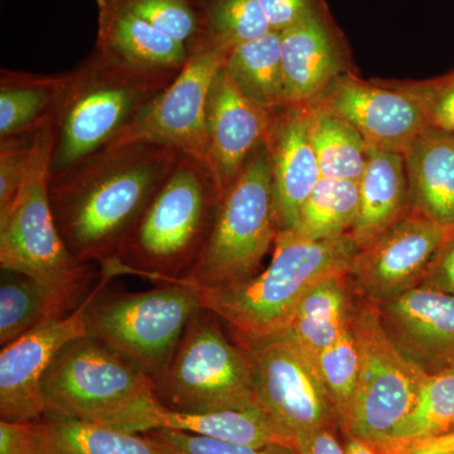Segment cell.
<instances>
[{"label":"cell","mask_w":454,"mask_h":454,"mask_svg":"<svg viewBox=\"0 0 454 454\" xmlns=\"http://www.w3.org/2000/svg\"><path fill=\"white\" fill-rule=\"evenodd\" d=\"M160 143L114 142L50 176L57 229L74 258L104 267L181 160Z\"/></svg>","instance_id":"1"},{"label":"cell","mask_w":454,"mask_h":454,"mask_svg":"<svg viewBox=\"0 0 454 454\" xmlns=\"http://www.w3.org/2000/svg\"><path fill=\"white\" fill-rule=\"evenodd\" d=\"M223 196L210 164L182 155L101 274L178 282L201 256Z\"/></svg>","instance_id":"2"},{"label":"cell","mask_w":454,"mask_h":454,"mask_svg":"<svg viewBox=\"0 0 454 454\" xmlns=\"http://www.w3.org/2000/svg\"><path fill=\"white\" fill-rule=\"evenodd\" d=\"M358 252L351 236L312 241L278 232L273 258L262 273L216 288H196L203 309L252 343L283 333L307 293L327 278L348 274Z\"/></svg>","instance_id":"3"},{"label":"cell","mask_w":454,"mask_h":454,"mask_svg":"<svg viewBox=\"0 0 454 454\" xmlns=\"http://www.w3.org/2000/svg\"><path fill=\"white\" fill-rule=\"evenodd\" d=\"M178 74L136 67L92 50L65 73L50 176L115 142Z\"/></svg>","instance_id":"4"},{"label":"cell","mask_w":454,"mask_h":454,"mask_svg":"<svg viewBox=\"0 0 454 454\" xmlns=\"http://www.w3.org/2000/svg\"><path fill=\"white\" fill-rule=\"evenodd\" d=\"M53 145L55 119L35 133L25 184L12 210L0 220V267L37 280L67 316L94 289V273L91 264L74 258L57 229L49 192Z\"/></svg>","instance_id":"5"},{"label":"cell","mask_w":454,"mask_h":454,"mask_svg":"<svg viewBox=\"0 0 454 454\" xmlns=\"http://www.w3.org/2000/svg\"><path fill=\"white\" fill-rule=\"evenodd\" d=\"M101 274L86 304V334L154 382L175 356L191 317L201 309L199 291L182 283L145 292H106Z\"/></svg>","instance_id":"6"},{"label":"cell","mask_w":454,"mask_h":454,"mask_svg":"<svg viewBox=\"0 0 454 454\" xmlns=\"http://www.w3.org/2000/svg\"><path fill=\"white\" fill-rule=\"evenodd\" d=\"M221 322L203 307L191 317L175 356L154 382L160 404L184 413L264 411L252 355L227 339Z\"/></svg>","instance_id":"7"},{"label":"cell","mask_w":454,"mask_h":454,"mask_svg":"<svg viewBox=\"0 0 454 454\" xmlns=\"http://www.w3.org/2000/svg\"><path fill=\"white\" fill-rule=\"evenodd\" d=\"M278 232L273 173L264 140L226 191L201 256L176 283L216 288L244 282L258 274Z\"/></svg>","instance_id":"8"},{"label":"cell","mask_w":454,"mask_h":454,"mask_svg":"<svg viewBox=\"0 0 454 454\" xmlns=\"http://www.w3.org/2000/svg\"><path fill=\"white\" fill-rule=\"evenodd\" d=\"M351 325L360 352V376L351 413L340 430L378 450L411 413L429 375L397 348L373 304H355Z\"/></svg>","instance_id":"9"},{"label":"cell","mask_w":454,"mask_h":454,"mask_svg":"<svg viewBox=\"0 0 454 454\" xmlns=\"http://www.w3.org/2000/svg\"><path fill=\"white\" fill-rule=\"evenodd\" d=\"M42 394L46 413L104 422L154 395V381L86 334L59 349L42 379Z\"/></svg>","instance_id":"10"},{"label":"cell","mask_w":454,"mask_h":454,"mask_svg":"<svg viewBox=\"0 0 454 454\" xmlns=\"http://www.w3.org/2000/svg\"><path fill=\"white\" fill-rule=\"evenodd\" d=\"M244 346L255 366L260 404L293 443L307 433L339 427L317 361L289 334L280 333Z\"/></svg>","instance_id":"11"},{"label":"cell","mask_w":454,"mask_h":454,"mask_svg":"<svg viewBox=\"0 0 454 454\" xmlns=\"http://www.w3.org/2000/svg\"><path fill=\"white\" fill-rule=\"evenodd\" d=\"M226 55L227 51L208 41L191 51L177 77L115 142L145 140L172 145L210 164L206 125L208 97Z\"/></svg>","instance_id":"12"},{"label":"cell","mask_w":454,"mask_h":454,"mask_svg":"<svg viewBox=\"0 0 454 454\" xmlns=\"http://www.w3.org/2000/svg\"><path fill=\"white\" fill-rule=\"evenodd\" d=\"M453 234L454 226L413 210L358 249L348 270L349 282L373 306L394 300L419 286L430 262Z\"/></svg>","instance_id":"13"},{"label":"cell","mask_w":454,"mask_h":454,"mask_svg":"<svg viewBox=\"0 0 454 454\" xmlns=\"http://www.w3.org/2000/svg\"><path fill=\"white\" fill-rule=\"evenodd\" d=\"M316 101L352 125L373 148L405 153L430 128L422 101L402 82H367L348 71Z\"/></svg>","instance_id":"14"},{"label":"cell","mask_w":454,"mask_h":454,"mask_svg":"<svg viewBox=\"0 0 454 454\" xmlns=\"http://www.w3.org/2000/svg\"><path fill=\"white\" fill-rule=\"evenodd\" d=\"M88 298L70 315L47 322L2 348L0 420L31 423L46 413L42 379L59 349L86 336L83 315Z\"/></svg>","instance_id":"15"},{"label":"cell","mask_w":454,"mask_h":454,"mask_svg":"<svg viewBox=\"0 0 454 454\" xmlns=\"http://www.w3.org/2000/svg\"><path fill=\"white\" fill-rule=\"evenodd\" d=\"M397 348L428 375L454 370V298L418 286L375 306Z\"/></svg>","instance_id":"16"},{"label":"cell","mask_w":454,"mask_h":454,"mask_svg":"<svg viewBox=\"0 0 454 454\" xmlns=\"http://www.w3.org/2000/svg\"><path fill=\"white\" fill-rule=\"evenodd\" d=\"M98 423L139 434L167 429L247 446L271 443L294 446L292 439L286 437L269 415L260 409L184 413L166 408L154 395L142 397L109 419Z\"/></svg>","instance_id":"17"},{"label":"cell","mask_w":454,"mask_h":454,"mask_svg":"<svg viewBox=\"0 0 454 454\" xmlns=\"http://www.w3.org/2000/svg\"><path fill=\"white\" fill-rule=\"evenodd\" d=\"M265 143L273 173L278 229L289 231L322 178L309 138V107L286 106L270 113Z\"/></svg>","instance_id":"18"},{"label":"cell","mask_w":454,"mask_h":454,"mask_svg":"<svg viewBox=\"0 0 454 454\" xmlns=\"http://www.w3.org/2000/svg\"><path fill=\"white\" fill-rule=\"evenodd\" d=\"M286 106H309L348 73L346 50L330 11L319 12L280 32Z\"/></svg>","instance_id":"19"},{"label":"cell","mask_w":454,"mask_h":454,"mask_svg":"<svg viewBox=\"0 0 454 454\" xmlns=\"http://www.w3.org/2000/svg\"><path fill=\"white\" fill-rule=\"evenodd\" d=\"M270 113L236 88L223 68L212 83L207 104L208 162L223 193L243 172L250 155L265 140Z\"/></svg>","instance_id":"20"},{"label":"cell","mask_w":454,"mask_h":454,"mask_svg":"<svg viewBox=\"0 0 454 454\" xmlns=\"http://www.w3.org/2000/svg\"><path fill=\"white\" fill-rule=\"evenodd\" d=\"M95 50L136 67L157 73H181L187 64L184 44L149 25L118 0H97Z\"/></svg>","instance_id":"21"},{"label":"cell","mask_w":454,"mask_h":454,"mask_svg":"<svg viewBox=\"0 0 454 454\" xmlns=\"http://www.w3.org/2000/svg\"><path fill=\"white\" fill-rule=\"evenodd\" d=\"M358 191L357 217L348 235L360 249L413 211L404 153L370 146Z\"/></svg>","instance_id":"22"},{"label":"cell","mask_w":454,"mask_h":454,"mask_svg":"<svg viewBox=\"0 0 454 454\" xmlns=\"http://www.w3.org/2000/svg\"><path fill=\"white\" fill-rule=\"evenodd\" d=\"M404 157L413 210L454 226V133L429 128Z\"/></svg>","instance_id":"23"},{"label":"cell","mask_w":454,"mask_h":454,"mask_svg":"<svg viewBox=\"0 0 454 454\" xmlns=\"http://www.w3.org/2000/svg\"><path fill=\"white\" fill-rule=\"evenodd\" d=\"M31 430L37 454H173L146 433L64 415L46 413Z\"/></svg>","instance_id":"24"},{"label":"cell","mask_w":454,"mask_h":454,"mask_svg":"<svg viewBox=\"0 0 454 454\" xmlns=\"http://www.w3.org/2000/svg\"><path fill=\"white\" fill-rule=\"evenodd\" d=\"M65 79V73L42 74L2 68L0 138L35 133L55 119Z\"/></svg>","instance_id":"25"},{"label":"cell","mask_w":454,"mask_h":454,"mask_svg":"<svg viewBox=\"0 0 454 454\" xmlns=\"http://www.w3.org/2000/svg\"><path fill=\"white\" fill-rule=\"evenodd\" d=\"M348 282V274H340L317 284L283 331L316 361L351 322L355 303Z\"/></svg>","instance_id":"26"},{"label":"cell","mask_w":454,"mask_h":454,"mask_svg":"<svg viewBox=\"0 0 454 454\" xmlns=\"http://www.w3.org/2000/svg\"><path fill=\"white\" fill-rule=\"evenodd\" d=\"M223 70L241 94L260 109L274 113L286 106L280 32H269L229 51Z\"/></svg>","instance_id":"27"},{"label":"cell","mask_w":454,"mask_h":454,"mask_svg":"<svg viewBox=\"0 0 454 454\" xmlns=\"http://www.w3.org/2000/svg\"><path fill=\"white\" fill-rule=\"evenodd\" d=\"M307 107L310 143L322 177L360 181L370 153L366 140L322 104L315 101Z\"/></svg>","instance_id":"28"},{"label":"cell","mask_w":454,"mask_h":454,"mask_svg":"<svg viewBox=\"0 0 454 454\" xmlns=\"http://www.w3.org/2000/svg\"><path fill=\"white\" fill-rule=\"evenodd\" d=\"M358 201V182L322 177L301 208L292 231L312 241L348 235L356 221Z\"/></svg>","instance_id":"29"},{"label":"cell","mask_w":454,"mask_h":454,"mask_svg":"<svg viewBox=\"0 0 454 454\" xmlns=\"http://www.w3.org/2000/svg\"><path fill=\"white\" fill-rule=\"evenodd\" d=\"M65 317L50 292L33 278L2 269L0 345L2 348L35 328Z\"/></svg>","instance_id":"30"},{"label":"cell","mask_w":454,"mask_h":454,"mask_svg":"<svg viewBox=\"0 0 454 454\" xmlns=\"http://www.w3.org/2000/svg\"><path fill=\"white\" fill-rule=\"evenodd\" d=\"M454 429V370L429 375L411 413L378 450Z\"/></svg>","instance_id":"31"},{"label":"cell","mask_w":454,"mask_h":454,"mask_svg":"<svg viewBox=\"0 0 454 454\" xmlns=\"http://www.w3.org/2000/svg\"><path fill=\"white\" fill-rule=\"evenodd\" d=\"M317 365L336 411L340 429L351 413L360 376V352L351 322L319 354Z\"/></svg>","instance_id":"32"},{"label":"cell","mask_w":454,"mask_h":454,"mask_svg":"<svg viewBox=\"0 0 454 454\" xmlns=\"http://www.w3.org/2000/svg\"><path fill=\"white\" fill-rule=\"evenodd\" d=\"M206 41L231 51L271 32L259 0H206Z\"/></svg>","instance_id":"33"},{"label":"cell","mask_w":454,"mask_h":454,"mask_svg":"<svg viewBox=\"0 0 454 454\" xmlns=\"http://www.w3.org/2000/svg\"><path fill=\"white\" fill-rule=\"evenodd\" d=\"M149 25L186 47L188 53L206 42V0H118Z\"/></svg>","instance_id":"34"},{"label":"cell","mask_w":454,"mask_h":454,"mask_svg":"<svg viewBox=\"0 0 454 454\" xmlns=\"http://www.w3.org/2000/svg\"><path fill=\"white\" fill-rule=\"evenodd\" d=\"M37 131L0 138V220L12 210L25 184Z\"/></svg>","instance_id":"35"},{"label":"cell","mask_w":454,"mask_h":454,"mask_svg":"<svg viewBox=\"0 0 454 454\" xmlns=\"http://www.w3.org/2000/svg\"><path fill=\"white\" fill-rule=\"evenodd\" d=\"M146 434L157 439L173 454H298L295 447L289 444L247 446L167 429L152 430Z\"/></svg>","instance_id":"36"},{"label":"cell","mask_w":454,"mask_h":454,"mask_svg":"<svg viewBox=\"0 0 454 454\" xmlns=\"http://www.w3.org/2000/svg\"><path fill=\"white\" fill-rule=\"evenodd\" d=\"M402 85L422 101L430 128L454 133V70L437 79Z\"/></svg>","instance_id":"37"},{"label":"cell","mask_w":454,"mask_h":454,"mask_svg":"<svg viewBox=\"0 0 454 454\" xmlns=\"http://www.w3.org/2000/svg\"><path fill=\"white\" fill-rule=\"evenodd\" d=\"M271 31L283 32L327 9L325 0H259Z\"/></svg>","instance_id":"38"},{"label":"cell","mask_w":454,"mask_h":454,"mask_svg":"<svg viewBox=\"0 0 454 454\" xmlns=\"http://www.w3.org/2000/svg\"><path fill=\"white\" fill-rule=\"evenodd\" d=\"M419 286L437 289L454 298V234L432 260Z\"/></svg>","instance_id":"39"},{"label":"cell","mask_w":454,"mask_h":454,"mask_svg":"<svg viewBox=\"0 0 454 454\" xmlns=\"http://www.w3.org/2000/svg\"><path fill=\"white\" fill-rule=\"evenodd\" d=\"M0 454H37L31 423L0 420Z\"/></svg>","instance_id":"40"},{"label":"cell","mask_w":454,"mask_h":454,"mask_svg":"<svg viewBox=\"0 0 454 454\" xmlns=\"http://www.w3.org/2000/svg\"><path fill=\"white\" fill-rule=\"evenodd\" d=\"M378 452L380 454H454V429L434 437L394 444Z\"/></svg>","instance_id":"41"},{"label":"cell","mask_w":454,"mask_h":454,"mask_svg":"<svg viewBox=\"0 0 454 454\" xmlns=\"http://www.w3.org/2000/svg\"><path fill=\"white\" fill-rule=\"evenodd\" d=\"M298 454H345L337 428H322L294 439Z\"/></svg>","instance_id":"42"},{"label":"cell","mask_w":454,"mask_h":454,"mask_svg":"<svg viewBox=\"0 0 454 454\" xmlns=\"http://www.w3.org/2000/svg\"><path fill=\"white\" fill-rule=\"evenodd\" d=\"M345 442H343L345 454H380L365 439L354 437V435H345Z\"/></svg>","instance_id":"43"}]
</instances>
